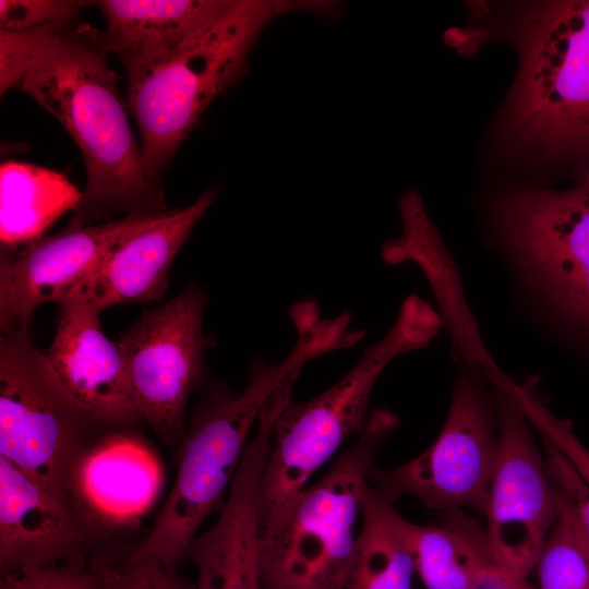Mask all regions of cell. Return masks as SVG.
I'll use <instances>...</instances> for the list:
<instances>
[{"label": "cell", "mask_w": 589, "mask_h": 589, "mask_svg": "<svg viewBox=\"0 0 589 589\" xmlns=\"http://www.w3.org/2000/svg\"><path fill=\"white\" fill-rule=\"evenodd\" d=\"M289 316L297 339L283 360L268 363L256 358L241 393L217 384L201 400L180 442L171 491L151 532L127 554L129 557L155 558L178 570L203 521L230 486L250 431L269 397L308 362L351 347L347 322L340 316L324 317L315 303L297 304Z\"/></svg>", "instance_id": "1"}, {"label": "cell", "mask_w": 589, "mask_h": 589, "mask_svg": "<svg viewBox=\"0 0 589 589\" xmlns=\"http://www.w3.org/2000/svg\"><path fill=\"white\" fill-rule=\"evenodd\" d=\"M106 56L92 29L63 24L40 45L20 86L82 152L87 181L75 217L86 224L116 212L166 211L164 193L147 179Z\"/></svg>", "instance_id": "2"}, {"label": "cell", "mask_w": 589, "mask_h": 589, "mask_svg": "<svg viewBox=\"0 0 589 589\" xmlns=\"http://www.w3.org/2000/svg\"><path fill=\"white\" fill-rule=\"evenodd\" d=\"M332 1L230 0L202 28L170 51L118 57L128 74V101L136 119L144 169L163 193L172 156L219 95L247 72L267 25L291 12L336 13Z\"/></svg>", "instance_id": "3"}, {"label": "cell", "mask_w": 589, "mask_h": 589, "mask_svg": "<svg viewBox=\"0 0 589 589\" xmlns=\"http://www.w3.org/2000/svg\"><path fill=\"white\" fill-rule=\"evenodd\" d=\"M440 314L411 294L387 334L370 345L352 369L318 396L292 401L278 417L259 490V527L268 525L366 420L373 388L397 357L426 347L438 334Z\"/></svg>", "instance_id": "4"}, {"label": "cell", "mask_w": 589, "mask_h": 589, "mask_svg": "<svg viewBox=\"0 0 589 589\" xmlns=\"http://www.w3.org/2000/svg\"><path fill=\"white\" fill-rule=\"evenodd\" d=\"M398 417L376 408L329 471L260 529L263 589H337L351 558L363 496Z\"/></svg>", "instance_id": "5"}, {"label": "cell", "mask_w": 589, "mask_h": 589, "mask_svg": "<svg viewBox=\"0 0 589 589\" xmlns=\"http://www.w3.org/2000/svg\"><path fill=\"white\" fill-rule=\"evenodd\" d=\"M501 131L512 148L548 158L589 154V0L534 5Z\"/></svg>", "instance_id": "6"}, {"label": "cell", "mask_w": 589, "mask_h": 589, "mask_svg": "<svg viewBox=\"0 0 589 589\" xmlns=\"http://www.w3.org/2000/svg\"><path fill=\"white\" fill-rule=\"evenodd\" d=\"M112 430L65 390L29 330L1 333V457L69 496L75 460Z\"/></svg>", "instance_id": "7"}, {"label": "cell", "mask_w": 589, "mask_h": 589, "mask_svg": "<svg viewBox=\"0 0 589 589\" xmlns=\"http://www.w3.org/2000/svg\"><path fill=\"white\" fill-rule=\"evenodd\" d=\"M494 216L530 284L557 311L589 328V172L566 190L507 191Z\"/></svg>", "instance_id": "8"}, {"label": "cell", "mask_w": 589, "mask_h": 589, "mask_svg": "<svg viewBox=\"0 0 589 589\" xmlns=\"http://www.w3.org/2000/svg\"><path fill=\"white\" fill-rule=\"evenodd\" d=\"M206 304L204 287L190 284L144 312L117 341L142 420L170 447L184 436L187 404L204 381L215 344L203 329Z\"/></svg>", "instance_id": "9"}, {"label": "cell", "mask_w": 589, "mask_h": 589, "mask_svg": "<svg viewBox=\"0 0 589 589\" xmlns=\"http://www.w3.org/2000/svg\"><path fill=\"white\" fill-rule=\"evenodd\" d=\"M459 366L446 420L433 444L396 468L374 467L370 480L442 514L471 508L485 515L498 449L496 406L484 374Z\"/></svg>", "instance_id": "10"}, {"label": "cell", "mask_w": 589, "mask_h": 589, "mask_svg": "<svg viewBox=\"0 0 589 589\" xmlns=\"http://www.w3.org/2000/svg\"><path fill=\"white\" fill-rule=\"evenodd\" d=\"M493 389L498 449L485 537L494 564L509 577L525 578L536 567L556 519L553 488L530 422L507 394Z\"/></svg>", "instance_id": "11"}, {"label": "cell", "mask_w": 589, "mask_h": 589, "mask_svg": "<svg viewBox=\"0 0 589 589\" xmlns=\"http://www.w3.org/2000/svg\"><path fill=\"white\" fill-rule=\"evenodd\" d=\"M171 209L125 215L87 225L77 217L56 235H43L12 249H1V333L29 330L36 309L57 304L86 280L128 237L160 221Z\"/></svg>", "instance_id": "12"}, {"label": "cell", "mask_w": 589, "mask_h": 589, "mask_svg": "<svg viewBox=\"0 0 589 589\" xmlns=\"http://www.w3.org/2000/svg\"><path fill=\"white\" fill-rule=\"evenodd\" d=\"M289 399L274 394L262 409L216 522L193 540L188 557L195 589H263L260 572L259 490L273 429Z\"/></svg>", "instance_id": "13"}, {"label": "cell", "mask_w": 589, "mask_h": 589, "mask_svg": "<svg viewBox=\"0 0 589 589\" xmlns=\"http://www.w3.org/2000/svg\"><path fill=\"white\" fill-rule=\"evenodd\" d=\"M100 541L68 495L0 456L1 574L88 563Z\"/></svg>", "instance_id": "14"}, {"label": "cell", "mask_w": 589, "mask_h": 589, "mask_svg": "<svg viewBox=\"0 0 589 589\" xmlns=\"http://www.w3.org/2000/svg\"><path fill=\"white\" fill-rule=\"evenodd\" d=\"M101 312L75 296L58 303L56 333L46 357L65 390L110 429L142 420L117 342L100 324Z\"/></svg>", "instance_id": "15"}, {"label": "cell", "mask_w": 589, "mask_h": 589, "mask_svg": "<svg viewBox=\"0 0 589 589\" xmlns=\"http://www.w3.org/2000/svg\"><path fill=\"white\" fill-rule=\"evenodd\" d=\"M161 470L145 443L112 430L94 441L75 460L68 493L101 539L135 526L160 489Z\"/></svg>", "instance_id": "16"}, {"label": "cell", "mask_w": 589, "mask_h": 589, "mask_svg": "<svg viewBox=\"0 0 589 589\" xmlns=\"http://www.w3.org/2000/svg\"><path fill=\"white\" fill-rule=\"evenodd\" d=\"M216 196L217 191L209 188L189 206L171 209L160 221L124 239L70 296L100 312L163 300L177 254Z\"/></svg>", "instance_id": "17"}, {"label": "cell", "mask_w": 589, "mask_h": 589, "mask_svg": "<svg viewBox=\"0 0 589 589\" xmlns=\"http://www.w3.org/2000/svg\"><path fill=\"white\" fill-rule=\"evenodd\" d=\"M398 208L402 231L383 243L382 260L389 265L411 262L423 272L437 301L443 324L453 339L458 363L477 368L484 375L497 370L467 304L458 266L430 219L419 192L414 189L406 191L399 197Z\"/></svg>", "instance_id": "18"}, {"label": "cell", "mask_w": 589, "mask_h": 589, "mask_svg": "<svg viewBox=\"0 0 589 589\" xmlns=\"http://www.w3.org/2000/svg\"><path fill=\"white\" fill-rule=\"evenodd\" d=\"M442 525H416L397 509L394 521L425 589H481L507 577L493 562L485 531L460 514L444 513Z\"/></svg>", "instance_id": "19"}, {"label": "cell", "mask_w": 589, "mask_h": 589, "mask_svg": "<svg viewBox=\"0 0 589 589\" xmlns=\"http://www.w3.org/2000/svg\"><path fill=\"white\" fill-rule=\"evenodd\" d=\"M230 0H100L106 28L100 47L118 57H148L172 50L202 28Z\"/></svg>", "instance_id": "20"}, {"label": "cell", "mask_w": 589, "mask_h": 589, "mask_svg": "<svg viewBox=\"0 0 589 589\" xmlns=\"http://www.w3.org/2000/svg\"><path fill=\"white\" fill-rule=\"evenodd\" d=\"M399 496L370 482L363 496L360 530L337 589H412L413 561L394 521Z\"/></svg>", "instance_id": "21"}, {"label": "cell", "mask_w": 589, "mask_h": 589, "mask_svg": "<svg viewBox=\"0 0 589 589\" xmlns=\"http://www.w3.org/2000/svg\"><path fill=\"white\" fill-rule=\"evenodd\" d=\"M82 197L83 192L61 172L27 163L1 164V249H12L45 235L62 214L77 209Z\"/></svg>", "instance_id": "22"}, {"label": "cell", "mask_w": 589, "mask_h": 589, "mask_svg": "<svg viewBox=\"0 0 589 589\" xmlns=\"http://www.w3.org/2000/svg\"><path fill=\"white\" fill-rule=\"evenodd\" d=\"M552 488L556 519L536 565L540 589H589L584 522L573 500Z\"/></svg>", "instance_id": "23"}, {"label": "cell", "mask_w": 589, "mask_h": 589, "mask_svg": "<svg viewBox=\"0 0 589 589\" xmlns=\"http://www.w3.org/2000/svg\"><path fill=\"white\" fill-rule=\"evenodd\" d=\"M494 386L516 402L540 436L556 447L589 489V449L579 441L572 423L556 417L543 404L538 394V378L531 376L516 384L505 375Z\"/></svg>", "instance_id": "24"}, {"label": "cell", "mask_w": 589, "mask_h": 589, "mask_svg": "<svg viewBox=\"0 0 589 589\" xmlns=\"http://www.w3.org/2000/svg\"><path fill=\"white\" fill-rule=\"evenodd\" d=\"M96 589H195L179 570H172L155 558L100 560Z\"/></svg>", "instance_id": "25"}, {"label": "cell", "mask_w": 589, "mask_h": 589, "mask_svg": "<svg viewBox=\"0 0 589 589\" xmlns=\"http://www.w3.org/2000/svg\"><path fill=\"white\" fill-rule=\"evenodd\" d=\"M100 560L32 566L1 574L0 589H96Z\"/></svg>", "instance_id": "26"}, {"label": "cell", "mask_w": 589, "mask_h": 589, "mask_svg": "<svg viewBox=\"0 0 589 589\" xmlns=\"http://www.w3.org/2000/svg\"><path fill=\"white\" fill-rule=\"evenodd\" d=\"M68 24V23H65ZM63 24L27 29H0V94L21 86L29 64L44 40Z\"/></svg>", "instance_id": "27"}, {"label": "cell", "mask_w": 589, "mask_h": 589, "mask_svg": "<svg viewBox=\"0 0 589 589\" xmlns=\"http://www.w3.org/2000/svg\"><path fill=\"white\" fill-rule=\"evenodd\" d=\"M91 1L0 0V29H27L71 23Z\"/></svg>", "instance_id": "28"}, {"label": "cell", "mask_w": 589, "mask_h": 589, "mask_svg": "<svg viewBox=\"0 0 589 589\" xmlns=\"http://www.w3.org/2000/svg\"><path fill=\"white\" fill-rule=\"evenodd\" d=\"M541 438L548 477L553 485L573 500L589 536V489L556 447L546 438Z\"/></svg>", "instance_id": "29"}, {"label": "cell", "mask_w": 589, "mask_h": 589, "mask_svg": "<svg viewBox=\"0 0 589 589\" xmlns=\"http://www.w3.org/2000/svg\"><path fill=\"white\" fill-rule=\"evenodd\" d=\"M503 589H536L525 578H507Z\"/></svg>", "instance_id": "30"}, {"label": "cell", "mask_w": 589, "mask_h": 589, "mask_svg": "<svg viewBox=\"0 0 589 589\" xmlns=\"http://www.w3.org/2000/svg\"><path fill=\"white\" fill-rule=\"evenodd\" d=\"M582 544H584V549H585V552H586V555H587V558H588V563H589V536L587 533L586 528H584Z\"/></svg>", "instance_id": "31"}]
</instances>
